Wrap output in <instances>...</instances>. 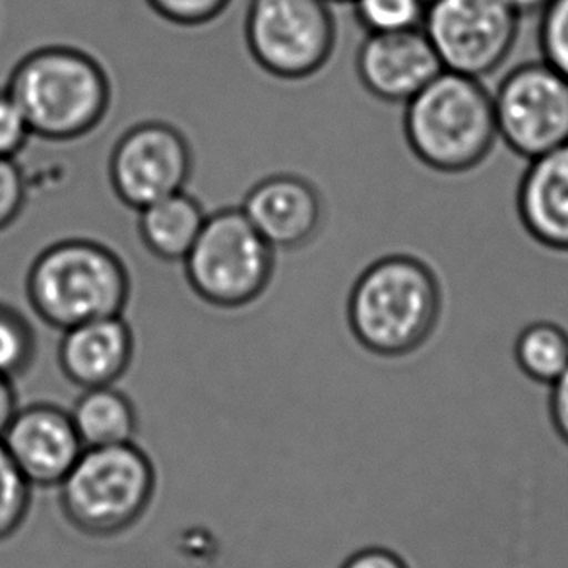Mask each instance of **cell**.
Returning a JSON list of instances; mask_svg holds the SVG:
<instances>
[{"instance_id":"obj_7","label":"cell","mask_w":568,"mask_h":568,"mask_svg":"<svg viewBox=\"0 0 568 568\" xmlns=\"http://www.w3.org/2000/svg\"><path fill=\"white\" fill-rule=\"evenodd\" d=\"M336 38L326 0H251L246 8V49L256 67L280 82H307L321 74Z\"/></svg>"},{"instance_id":"obj_14","label":"cell","mask_w":568,"mask_h":568,"mask_svg":"<svg viewBox=\"0 0 568 568\" xmlns=\"http://www.w3.org/2000/svg\"><path fill=\"white\" fill-rule=\"evenodd\" d=\"M134 354L129 321L105 316L61 332L57 362L62 377L80 390L116 384L124 377Z\"/></svg>"},{"instance_id":"obj_27","label":"cell","mask_w":568,"mask_h":568,"mask_svg":"<svg viewBox=\"0 0 568 568\" xmlns=\"http://www.w3.org/2000/svg\"><path fill=\"white\" fill-rule=\"evenodd\" d=\"M339 568H409L407 562L396 551L388 547H363L347 557Z\"/></svg>"},{"instance_id":"obj_17","label":"cell","mask_w":568,"mask_h":568,"mask_svg":"<svg viewBox=\"0 0 568 568\" xmlns=\"http://www.w3.org/2000/svg\"><path fill=\"white\" fill-rule=\"evenodd\" d=\"M69 412L85 448L129 445L136 438V407L116 384L80 390Z\"/></svg>"},{"instance_id":"obj_25","label":"cell","mask_w":568,"mask_h":568,"mask_svg":"<svg viewBox=\"0 0 568 568\" xmlns=\"http://www.w3.org/2000/svg\"><path fill=\"white\" fill-rule=\"evenodd\" d=\"M31 139L30 126L12 95L0 90V158L16 160Z\"/></svg>"},{"instance_id":"obj_10","label":"cell","mask_w":568,"mask_h":568,"mask_svg":"<svg viewBox=\"0 0 568 568\" xmlns=\"http://www.w3.org/2000/svg\"><path fill=\"white\" fill-rule=\"evenodd\" d=\"M499 142L534 160L568 142V80L547 62H526L507 72L493 92Z\"/></svg>"},{"instance_id":"obj_22","label":"cell","mask_w":568,"mask_h":568,"mask_svg":"<svg viewBox=\"0 0 568 568\" xmlns=\"http://www.w3.org/2000/svg\"><path fill=\"white\" fill-rule=\"evenodd\" d=\"M541 61L568 80V0H549L539 12Z\"/></svg>"},{"instance_id":"obj_15","label":"cell","mask_w":568,"mask_h":568,"mask_svg":"<svg viewBox=\"0 0 568 568\" xmlns=\"http://www.w3.org/2000/svg\"><path fill=\"white\" fill-rule=\"evenodd\" d=\"M516 214L536 243L568 253V142L528 162L516 189Z\"/></svg>"},{"instance_id":"obj_2","label":"cell","mask_w":568,"mask_h":568,"mask_svg":"<svg viewBox=\"0 0 568 568\" xmlns=\"http://www.w3.org/2000/svg\"><path fill=\"white\" fill-rule=\"evenodd\" d=\"M129 295V268L103 239L54 241L33 258L26 274V300L33 315L54 331L121 316Z\"/></svg>"},{"instance_id":"obj_16","label":"cell","mask_w":568,"mask_h":568,"mask_svg":"<svg viewBox=\"0 0 568 568\" xmlns=\"http://www.w3.org/2000/svg\"><path fill=\"white\" fill-rule=\"evenodd\" d=\"M206 207L191 192L179 191L136 212V231L142 245L155 258L185 261L206 222Z\"/></svg>"},{"instance_id":"obj_8","label":"cell","mask_w":568,"mask_h":568,"mask_svg":"<svg viewBox=\"0 0 568 568\" xmlns=\"http://www.w3.org/2000/svg\"><path fill=\"white\" fill-rule=\"evenodd\" d=\"M520 20L507 0H433L422 30L443 70L484 80L507 61Z\"/></svg>"},{"instance_id":"obj_23","label":"cell","mask_w":568,"mask_h":568,"mask_svg":"<svg viewBox=\"0 0 568 568\" xmlns=\"http://www.w3.org/2000/svg\"><path fill=\"white\" fill-rule=\"evenodd\" d=\"M165 22L179 28H200L214 22L230 8L231 0H146Z\"/></svg>"},{"instance_id":"obj_6","label":"cell","mask_w":568,"mask_h":568,"mask_svg":"<svg viewBox=\"0 0 568 568\" xmlns=\"http://www.w3.org/2000/svg\"><path fill=\"white\" fill-rule=\"evenodd\" d=\"M186 280L202 300L237 307L261 295L274 270V248L239 206L207 212L183 261Z\"/></svg>"},{"instance_id":"obj_1","label":"cell","mask_w":568,"mask_h":568,"mask_svg":"<svg viewBox=\"0 0 568 568\" xmlns=\"http://www.w3.org/2000/svg\"><path fill=\"white\" fill-rule=\"evenodd\" d=\"M31 136L53 144L88 139L113 108V82L98 57L74 45H43L23 54L4 85Z\"/></svg>"},{"instance_id":"obj_20","label":"cell","mask_w":568,"mask_h":568,"mask_svg":"<svg viewBox=\"0 0 568 568\" xmlns=\"http://www.w3.org/2000/svg\"><path fill=\"white\" fill-rule=\"evenodd\" d=\"M349 4L367 33L417 30L427 8L423 0H352Z\"/></svg>"},{"instance_id":"obj_18","label":"cell","mask_w":568,"mask_h":568,"mask_svg":"<svg viewBox=\"0 0 568 568\" xmlns=\"http://www.w3.org/2000/svg\"><path fill=\"white\" fill-rule=\"evenodd\" d=\"M513 355L524 377L551 386L568 369V332L561 324L536 321L516 334Z\"/></svg>"},{"instance_id":"obj_3","label":"cell","mask_w":568,"mask_h":568,"mask_svg":"<svg viewBox=\"0 0 568 568\" xmlns=\"http://www.w3.org/2000/svg\"><path fill=\"white\" fill-rule=\"evenodd\" d=\"M407 144L445 173L468 171L499 146L493 92L484 80L443 70L402 109Z\"/></svg>"},{"instance_id":"obj_5","label":"cell","mask_w":568,"mask_h":568,"mask_svg":"<svg viewBox=\"0 0 568 568\" xmlns=\"http://www.w3.org/2000/svg\"><path fill=\"white\" fill-rule=\"evenodd\" d=\"M57 489L77 530L111 538L131 530L154 503V464L136 443L85 448Z\"/></svg>"},{"instance_id":"obj_21","label":"cell","mask_w":568,"mask_h":568,"mask_svg":"<svg viewBox=\"0 0 568 568\" xmlns=\"http://www.w3.org/2000/svg\"><path fill=\"white\" fill-rule=\"evenodd\" d=\"M31 491L30 481L0 443V541L12 538L22 528L30 515Z\"/></svg>"},{"instance_id":"obj_26","label":"cell","mask_w":568,"mask_h":568,"mask_svg":"<svg viewBox=\"0 0 568 568\" xmlns=\"http://www.w3.org/2000/svg\"><path fill=\"white\" fill-rule=\"evenodd\" d=\"M549 417L555 433L568 446V369L549 386Z\"/></svg>"},{"instance_id":"obj_29","label":"cell","mask_w":568,"mask_h":568,"mask_svg":"<svg viewBox=\"0 0 568 568\" xmlns=\"http://www.w3.org/2000/svg\"><path fill=\"white\" fill-rule=\"evenodd\" d=\"M507 2L516 14L524 18V16L536 14V12L539 14L549 0H507Z\"/></svg>"},{"instance_id":"obj_30","label":"cell","mask_w":568,"mask_h":568,"mask_svg":"<svg viewBox=\"0 0 568 568\" xmlns=\"http://www.w3.org/2000/svg\"><path fill=\"white\" fill-rule=\"evenodd\" d=\"M326 2H331V4H347V2H352V0H326Z\"/></svg>"},{"instance_id":"obj_9","label":"cell","mask_w":568,"mask_h":568,"mask_svg":"<svg viewBox=\"0 0 568 568\" xmlns=\"http://www.w3.org/2000/svg\"><path fill=\"white\" fill-rule=\"evenodd\" d=\"M191 165L189 140L178 124L146 116L124 129L109 148L105 179L116 199L139 212L185 191Z\"/></svg>"},{"instance_id":"obj_24","label":"cell","mask_w":568,"mask_h":568,"mask_svg":"<svg viewBox=\"0 0 568 568\" xmlns=\"http://www.w3.org/2000/svg\"><path fill=\"white\" fill-rule=\"evenodd\" d=\"M28 202V178L18 160L0 158V233L12 227Z\"/></svg>"},{"instance_id":"obj_13","label":"cell","mask_w":568,"mask_h":568,"mask_svg":"<svg viewBox=\"0 0 568 568\" xmlns=\"http://www.w3.org/2000/svg\"><path fill=\"white\" fill-rule=\"evenodd\" d=\"M239 207L274 251L315 237L323 223V199L297 173H270L248 186Z\"/></svg>"},{"instance_id":"obj_19","label":"cell","mask_w":568,"mask_h":568,"mask_svg":"<svg viewBox=\"0 0 568 568\" xmlns=\"http://www.w3.org/2000/svg\"><path fill=\"white\" fill-rule=\"evenodd\" d=\"M38 357V336L18 308L0 301V377L18 381L30 373Z\"/></svg>"},{"instance_id":"obj_11","label":"cell","mask_w":568,"mask_h":568,"mask_svg":"<svg viewBox=\"0 0 568 568\" xmlns=\"http://www.w3.org/2000/svg\"><path fill=\"white\" fill-rule=\"evenodd\" d=\"M0 443L39 489H57L85 450L69 409L51 402L18 407Z\"/></svg>"},{"instance_id":"obj_28","label":"cell","mask_w":568,"mask_h":568,"mask_svg":"<svg viewBox=\"0 0 568 568\" xmlns=\"http://www.w3.org/2000/svg\"><path fill=\"white\" fill-rule=\"evenodd\" d=\"M18 407H20V404H18V392H16L14 381L0 377V437L4 435L8 423L12 422Z\"/></svg>"},{"instance_id":"obj_4","label":"cell","mask_w":568,"mask_h":568,"mask_svg":"<svg viewBox=\"0 0 568 568\" xmlns=\"http://www.w3.org/2000/svg\"><path fill=\"white\" fill-rule=\"evenodd\" d=\"M437 277L409 254H384L355 280L347 315L363 346L377 354H404L419 346L437 321Z\"/></svg>"},{"instance_id":"obj_12","label":"cell","mask_w":568,"mask_h":568,"mask_svg":"<svg viewBox=\"0 0 568 568\" xmlns=\"http://www.w3.org/2000/svg\"><path fill=\"white\" fill-rule=\"evenodd\" d=\"M443 72L422 28L367 33L355 54V74L365 93L388 105H406Z\"/></svg>"},{"instance_id":"obj_31","label":"cell","mask_w":568,"mask_h":568,"mask_svg":"<svg viewBox=\"0 0 568 568\" xmlns=\"http://www.w3.org/2000/svg\"><path fill=\"white\" fill-rule=\"evenodd\" d=\"M423 2H425V7H427V4H430V2H433V0H423Z\"/></svg>"}]
</instances>
